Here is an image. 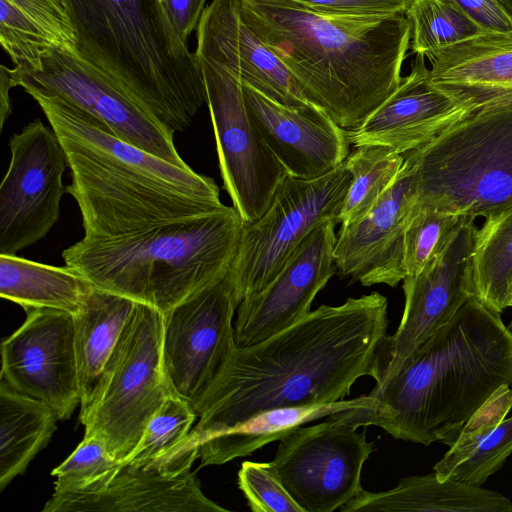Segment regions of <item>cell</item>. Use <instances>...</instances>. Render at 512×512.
I'll list each match as a JSON object with an SVG mask.
<instances>
[{
    "instance_id": "6da1fadb",
    "label": "cell",
    "mask_w": 512,
    "mask_h": 512,
    "mask_svg": "<svg viewBox=\"0 0 512 512\" xmlns=\"http://www.w3.org/2000/svg\"><path fill=\"white\" fill-rule=\"evenodd\" d=\"M388 300L378 292L321 305L293 326L238 347L194 405L199 418L164 460L198 458L199 446L257 414L344 400L374 375L388 327Z\"/></svg>"
},
{
    "instance_id": "7a4b0ae2",
    "label": "cell",
    "mask_w": 512,
    "mask_h": 512,
    "mask_svg": "<svg viewBox=\"0 0 512 512\" xmlns=\"http://www.w3.org/2000/svg\"><path fill=\"white\" fill-rule=\"evenodd\" d=\"M512 386V331L474 295L369 395L372 409L333 415L396 439L452 446L466 421L501 386Z\"/></svg>"
},
{
    "instance_id": "3957f363",
    "label": "cell",
    "mask_w": 512,
    "mask_h": 512,
    "mask_svg": "<svg viewBox=\"0 0 512 512\" xmlns=\"http://www.w3.org/2000/svg\"><path fill=\"white\" fill-rule=\"evenodd\" d=\"M243 21L339 127L360 125L397 88L410 47L405 14L346 18L292 0H241Z\"/></svg>"
},
{
    "instance_id": "277c9868",
    "label": "cell",
    "mask_w": 512,
    "mask_h": 512,
    "mask_svg": "<svg viewBox=\"0 0 512 512\" xmlns=\"http://www.w3.org/2000/svg\"><path fill=\"white\" fill-rule=\"evenodd\" d=\"M77 55L172 133L206 103L198 58L172 27L161 0H60Z\"/></svg>"
},
{
    "instance_id": "5b68a950",
    "label": "cell",
    "mask_w": 512,
    "mask_h": 512,
    "mask_svg": "<svg viewBox=\"0 0 512 512\" xmlns=\"http://www.w3.org/2000/svg\"><path fill=\"white\" fill-rule=\"evenodd\" d=\"M244 221L233 206L66 248V266L95 287L155 306L163 315L234 261Z\"/></svg>"
},
{
    "instance_id": "8992f818",
    "label": "cell",
    "mask_w": 512,
    "mask_h": 512,
    "mask_svg": "<svg viewBox=\"0 0 512 512\" xmlns=\"http://www.w3.org/2000/svg\"><path fill=\"white\" fill-rule=\"evenodd\" d=\"M415 205L471 218L512 206V102L482 108L405 154Z\"/></svg>"
},
{
    "instance_id": "52a82bcc",
    "label": "cell",
    "mask_w": 512,
    "mask_h": 512,
    "mask_svg": "<svg viewBox=\"0 0 512 512\" xmlns=\"http://www.w3.org/2000/svg\"><path fill=\"white\" fill-rule=\"evenodd\" d=\"M164 316L137 302L105 364L94 391L80 409L84 437H97L123 461L173 391L163 363Z\"/></svg>"
},
{
    "instance_id": "ba28073f",
    "label": "cell",
    "mask_w": 512,
    "mask_h": 512,
    "mask_svg": "<svg viewBox=\"0 0 512 512\" xmlns=\"http://www.w3.org/2000/svg\"><path fill=\"white\" fill-rule=\"evenodd\" d=\"M62 146L72 176L66 192L77 202L86 236L128 233L209 214L226 206L135 170L112 166L72 146Z\"/></svg>"
},
{
    "instance_id": "9c48e42d",
    "label": "cell",
    "mask_w": 512,
    "mask_h": 512,
    "mask_svg": "<svg viewBox=\"0 0 512 512\" xmlns=\"http://www.w3.org/2000/svg\"><path fill=\"white\" fill-rule=\"evenodd\" d=\"M351 181L344 162L315 179L287 174L267 210L244 223L232 263L240 302L265 288L315 228L327 221L339 223Z\"/></svg>"
},
{
    "instance_id": "30bf717a",
    "label": "cell",
    "mask_w": 512,
    "mask_h": 512,
    "mask_svg": "<svg viewBox=\"0 0 512 512\" xmlns=\"http://www.w3.org/2000/svg\"><path fill=\"white\" fill-rule=\"evenodd\" d=\"M343 419L297 426L279 439L270 463L292 498L304 512H332L362 490L361 473L376 450L366 429Z\"/></svg>"
},
{
    "instance_id": "8fae6325",
    "label": "cell",
    "mask_w": 512,
    "mask_h": 512,
    "mask_svg": "<svg viewBox=\"0 0 512 512\" xmlns=\"http://www.w3.org/2000/svg\"><path fill=\"white\" fill-rule=\"evenodd\" d=\"M197 58L223 188L243 221L250 223L267 210L287 172L252 123L240 79L217 64Z\"/></svg>"
},
{
    "instance_id": "7c38bea8",
    "label": "cell",
    "mask_w": 512,
    "mask_h": 512,
    "mask_svg": "<svg viewBox=\"0 0 512 512\" xmlns=\"http://www.w3.org/2000/svg\"><path fill=\"white\" fill-rule=\"evenodd\" d=\"M239 304L231 264L163 315L165 372L192 407L237 346L232 320Z\"/></svg>"
},
{
    "instance_id": "4fadbf2b",
    "label": "cell",
    "mask_w": 512,
    "mask_h": 512,
    "mask_svg": "<svg viewBox=\"0 0 512 512\" xmlns=\"http://www.w3.org/2000/svg\"><path fill=\"white\" fill-rule=\"evenodd\" d=\"M14 85L26 92L56 96L96 118L109 133L183 169H189L173 142L174 133L69 50L46 53L38 68L10 69Z\"/></svg>"
},
{
    "instance_id": "5bb4252c",
    "label": "cell",
    "mask_w": 512,
    "mask_h": 512,
    "mask_svg": "<svg viewBox=\"0 0 512 512\" xmlns=\"http://www.w3.org/2000/svg\"><path fill=\"white\" fill-rule=\"evenodd\" d=\"M11 160L0 186V255H16L47 235L60 215L68 166L55 131L40 119L9 140Z\"/></svg>"
},
{
    "instance_id": "9a60e30c",
    "label": "cell",
    "mask_w": 512,
    "mask_h": 512,
    "mask_svg": "<svg viewBox=\"0 0 512 512\" xmlns=\"http://www.w3.org/2000/svg\"><path fill=\"white\" fill-rule=\"evenodd\" d=\"M476 229L475 219L464 216L442 254L418 275L403 279L404 311L394 334L386 335L378 348L373 375L376 385L394 376L474 295L471 255Z\"/></svg>"
},
{
    "instance_id": "2e32d148",
    "label": "cell",
    "mask_w": 512,
    "mask_h": 512,
    "mask_svg": "<svg viewBox=\"0 0 512 512\" xmlns=\"http://www.w3.org/2000/svg\"><path fill=\"white\" fill-rule=\"evenodd\" d=\"M1 344L4 379L14 390L45 403L59 420L69 419L81 402L73 315L34 308Z\"/></svg>"
},
{
    "instance_id": "e0dca14e",
    "label": "cell",
    "mask_w": 512,
    "mask_h": 512,
    "mask_svg": "<svg viewBox=\"0 0 512 512\" xmlns=\"http://www.w3.org/2000/svg\"><path fill=\"white\" fill-rule=\"evenodd\" d=\"M336 221L315 228L294 250L276 277L261 291L245 297L234 325L238 347L257 344L293 326L336 273Z\"/></svg>"
},
{
    "instance_id": "ac0fdd59",
    "label": "cell",
    "mask_w": 512,
    "mask_h": 512,
    "mask_svg": "<svg viewBox=\"0 0 512 512\" xmlns=\"http://www.w3.org/2000/svg\"><path fill=\"white\" fill-rule=\"evenodd\" d=\"M414 203L413 176L403 164L395 182L367 213L341 225L334 257L342 277L367 287H396L403 281L404 235Z\"/></svg>"
},
{
    "instance_id": "d6986e66",
    "label": "cell",
    "mask_w": 512,
    "mask_h": 512,
    "mask_svg": "<svg viewBox=\"0 0 512 512\" xmlns=\"http://www.w3.org/2000/svg\"><path fill=\"white\" fill-rule=\"evenodd\" d=\"M240 3L212 0L205 7L196 28V56L225 68L281 105L297 109L314 106L282 61L243 21Z\"/></svg>"
},
{
    "instance_id": "ffe728a7",
    "label": "cell",
    "mask_w": 512,
    "mask_h": 512,
    "mask_svg": "<svg viewBox=\"0 0 512 512\" xmlns=\"http://www.w3.org/2000/svg\"><path fill=\"white\" fill-rule=\"evenodd\" d=\"M424 58L416 54L394 92L360 125L346 130L350 145H378L405 154L471 113L433 85Z\"/></svg>"
},
{
    "instance_id": "44dd1931",
    "label": "cell",
    "mask_w": 512,
    "mask_h": 512,
    "mask_svg": "<svg viewBox=\"0 0 512 512\" xmlns=\"http://www.w3.org/2000/svg\"><path fill=\"white\" fill-rule=\"evenodd\" d=\"M190 465L122 463L107 486L94 493L54 492L43 512H228L205 496Z\"/></svg>"
},
{
    "instance_id": "7402d4cb",
    "label": "cell",
    "mask_w": 512,
    "mask_h": 512,
    "mask_svg": "<svg viewBox=\"0 0 512 512\" xmlns=\"http://www.w3.org/2000/svg\"><path fill=\"white\" fill-rule=\"evenodd\" d=\"M243 93L252 123L287 174L315 179L346 160L347 132L321 109L281 105L246 83Z\"/></svg>"
},
{
    "instance_id": "603a6c76",
    "label": "cell",
    "mask_w": 512,
    "mask_h": 512,
    "mask_svg": "<svg viewBox=\"0 0 512 512\" xmlns=\"http://www.w3.org/2000/svg\"><path fill=\"white\" fill-rule=\"evenodd\" d=\"M40 106L63 144L115 167L132 169L186 193L220 201L219 187L205 175L183 169L107 131L92 115L56 96L27 92Z\"/></svg>"
},
{
    "instance_id": "cb8c5ba5",
    "label": "cell",
    "mask_w": 512,
    "mask_h": 512,
    "mask_svg": "<svg viewBox=\"0 0 512 512\" xmlns=\"http://www.w3.org/2000/svg\"><path fill=\"white\" fill-rule=\"evenodd\" d=\"M431 65L433 85L471 113L512 102V35L471 38L441 52Z\"/></svg>"
},
{
    "instance_id": "d4e9b609",
    "label": "cell",
    "mask_w": 512,
    "mask_h": 512,
    "mask_svg": "<svg viewBox=\"0 0 512 512\" xmlns=\"http://www.w3.org/2000/svg\"><path fill=\"white\" fill-rule=\"evenodd\" d=\"M341 512H512L503 494L452 479L441 481L435 472L402 478L388 491L362 490Z\"/></svg>"
},
{
    "instance_id": "484cf974",
    "label": "cell",
    "mask_w": 512,
    "mask_h": 512,
    "mask_svg": "<svg viewBox=\"0 0 512 512\" xmlns=\"http://www.w3.org/2000/svg\"><path fill=\"white\" fill-rule=\"evenodd\" d=\"M0 43L16 65L38 68L53 49L76 52V35L60 0H0Z\"/></svg>"
},
{
    "instance_id": "4316f807",
    "label": "cell",
    "mask_w": 512,
    "mask_h": 512,
    "mask_svg": "<svg viewBox=\"0 0 512 512\" xmlns=\"http://www.w3.org/2000/svg\"><path fill=\"white\" fill-rule=\"evenodd\" d=\"M376 404L377 400L368 394L329 404L277 408L261 412L203 442L198 448L200 467L222 465L233 459L248 456L268 443L279 440L302 424L350 409H372Z\"/></svg>"
},
{
    "instance_id": "83f0119b",
    "label": "cell",
    "mask_w": 512,
    "mask_h": 512,
    "mask_svg": "<svg viewBox=\"0 0 512 512\" xmlns=\"http://www.w3.org/2000/svg\"><path fill=\"white\" fill-rule=\"evenodd\" d=\"M137 302L94 286L81 310L73 315L80 408L90 399Z\"/></svg>"
},
{
    "instance_id": "f1b7e54d",
    "label": "cell",
    "mask_w": 512,
    "mask_h": 512,
    "mask_svg": "<svg viewBox=\"0 0 512 512\" xmlns=\"http://www.w3.org/2000/svg\"><path fill=\"white\" fill-rule=\"evenodd\" d=\"M94 285L68 266L55 267L17 255H0V296L25 311L50 308L78 313Z\"/></svg>"
},
{
    "instance_id": "f546056e",
    "label": "cell",
    "mask_w": 512,
    "mask_h": 512,
    "mask_svg": "<svg viewBox=\"0 0 512 512\" xmlns=\"http://www.w3.org/2000/svg\"><path fill=\"white\" fill-rule=\"evenodd\" d=\"M57 414L45 403L0 381V489L23 474L57 429Z\"/></svg>"
},
{
    "instance_id": "4dcf8cb0",
    "label": "cell",
    "mask_w": 512,
    "mask_h": 512,
    "mask_svg": "<svg viewBox=\"0 0 512 512\" xmlns=\"http://www.w3.org/2000/svg\"><path fill=\"white\" fill-rule=\"evenodd\" d=\"M474 296L501 313L511 305L512 206L485 217L471 255Z\"/></svg>"
},
{
    "instance_id": "1f68e13d",
    "label": "cell",
    "mask_w": 512,
    "mask_h": 512,
    "mask_svg": "<svg viewBox=\"0 0 512 512\" xmlns=\"http://www.w3.org/2000/svg\"><path fill=\"white\" fill-rule=\"evenodd\" d=\"M344 161L352 181L342 205L339 223L349 224L367 213L395 182L403 154L378 145L354 147Z\"/></svg>"
},
{
    "instance_id": "d6a6232c",
    "label": "cell",
    "mask_w": 512,
    "mask_h": 512,
    "mask_svg": "<svg viewBox=\"0 0 512 512\" xmlns=\"http://www.w3.org/2000/svg\"><path fill=\"white\" fill-rule=\"evenodd\" d=\"M410 48L432 63L444 50L485 34L452 0H412Z\"/></svg>"
},
{
    "instance_id": "836d02e7",
    "label": "cell",
    "mask_w": 512,
    "mask_h": 512,
    "mask_svg": "<svg viewBox=\"0 0 512 512\" xmlns=\"http://www.w3.org/2000/svg\"><path fill=\"white\" fill-rule=\"evenodd\" d=\"M464 216L413 205L404 235L405 277L418 275L446 249Z\"/></svg>"
},
{
    "instance_id": "e575fe53",
    "label": "cell",
    "mask_w": 512,
    "mask_h": 512,
    "mask_svg": "<svg viewBox=\"0 0 512 512\" xmlns=\"http://www.w3.org/2000/svg\"><path fill=\"white\" fill-rule=\"evenodd\" d=\"M197 418L192 405L172 392L148 422L125 465L146 466L169 454L191 431Z\"/></svg>"
},
{
    "instance_id": "d590c367",
    "label": "cell",
    "mask_w": 512,
    "mask_h": 512,
    "mask_svg": "<svg viewBox=\"0 0 512 512\" xmlns=\"http://www.w3.org/2000/svg\"><path fill=\"white\" fill-rule=\"evenodd\" d=\"M122 461L115 459L97 437H84L72 454L53 469L54 492L94 493L104 489L118 473Z\"/></svg>"
},
{
    "instance_id": "8d00e7d4",
    "label": "cell",
    "mask_w": 512,
    "mask_h": 512,
    "mask_svg": "<svg viewBox=\"0 0 512 512\" xmlns=\"http://www.w3.org/2000/svg\"><path fill=\"white\" fill-rule=\"evenodd\" d=\"M511 407L512 389L503 385L466 421L450 449L434 465L438 479H449L452 471L470 456L479 442L505 419Z\"/></svg>"
},
{
    "instance_id": "74e56055",
    "label": "cell",
    "mask_w": 512,
    "mask_h": 512,
    "mask_svg": "<svg viewBox=\"0 0 512 512\" xmlns=\"http://www.w3.org/2000/svg\"><path fill=\"white\" fill-rule=\"evenodd\" d=\"M237 483L253 512H304L269 462L244 461Z\"/></svg>"
},
{
    "instance_id": "f35d334b",
    "label": "cell",
    "mask_w": 512,
    "mask_h": 512,
    "mask_svg": "<svg viewBox=\"0 0 512 512\" xmlns=\"http://www.w3.org/2000/svg\"><path fill=\"white\" fill-rule=\"evenodd\" d=\"M512 453V417L504 419L482 439L470 456L460 463L449 479L480 487L497 472Z\"/></svg>"
},
{
    "instance_id": "ab89813d",
    "label": "cell",
    "mask_w": 512,
    "mask_h": 512,
    "mask_svg": "<svg viewBox=\"0 0 512 512\" xmlns=\"http://www.w3.org/2000/svg\"><path fill=\"white\" fill-rule=\"evenodd\" d=\"M319 14L363 18L405 14L412 0H292Z\"/></svg>"
},
{
    "instance_id": "60d3db41",
    "label": "cell",
    "mask_w": 512,
    "mask_h": 512,
    "mask_svg": "<svg viewBox=\"0 0 512 512\" xmlns=\"http://www.w3.org/2000/svg\"><path fill=\"white\" fill-rule=\"evenodd\" d=\"M485 33L512 35V18L500 0H452Z\"/></svg>"
},
{
    "instance_id": "b9f144b4",
    "label": "cell",
    "mask_w": 512,
    "mask_h": 512,
    "mask_svg": "<svg viewBox=\"0 0 512 512\" xmlns=\"http://www.w3.org/2000/svg\"><path fill=\"white\" fill-rule=\"evenodd\" d=\"M205 2L206 0H161L172 27L182 41L187 43L189 35L197 28Z\"/></svg>"
},
{
    "instance_id": "7bdbcfd3",
    "label": "cell",
    "mask_w": 512,
    "mask_h": 512,
    "mask_svg": "<svg viewBox=\"0 0 512 512\" xmlns=\"http://www.w3.org/2000/svg\"><path fill=\"white\" fill-rule=\"evenodd\" d=\"M15 87L10 75V68L5 65L0 66V128L2 130L5 121L12 112V105L9 96L11 88Z\"/></svg>"
},
{
    "instance_id": "ee69618b",
    "label": "cell",
    "mask_w": 512,
    "mask_h": 512,
    "mask_svg": "<svg viewBox=\"0 0 512 512\" xmlns=\"http://www.w3.org/2000/svg\"><path fill=\"white\" fill-rule=\"evenodd\" d=\"M500 2L503 4L507 12L512 18V0H500Z\"/></svg>"
},
{
    "instance_id": "f6af8a7d",
    "label": "cell",
    "mask_w": 512,
    "mask_h": 512,
    "mask_svg": "<svg viewBox=\"0 0 512 512\" xmlns=\"http://www.w3.org/2000/svg\"><path fill=\"white\" fill-rule=\"evenodd\" d=\"M509 329L512 331V322L509 324Z\"/></svg>"
},
{
    "instance_id": "bcb514c9",
    "label": "cell",
    "mask_w": 512,
    "mask_h": 512,
    "mask_svg": "<svg viewBox=\"0 0 512 512\" xmlns=\"http://www.w3.org/2000/svg\"><path fill=\"white\" fill-rule=\"evenodd\" d=\"M510 307H512V295H511V305H510Z\"/></svg>"
}]
</instances>
